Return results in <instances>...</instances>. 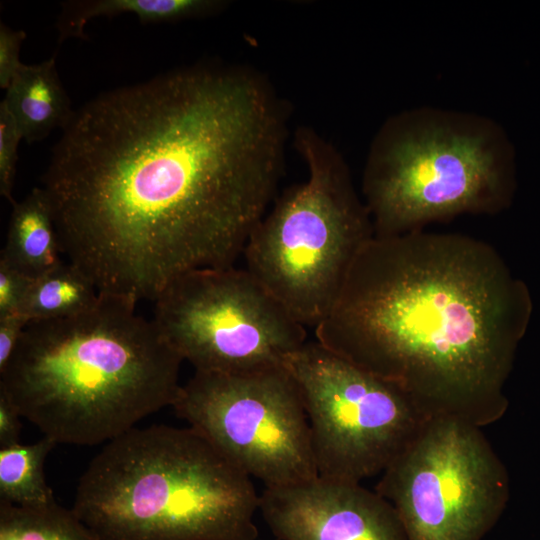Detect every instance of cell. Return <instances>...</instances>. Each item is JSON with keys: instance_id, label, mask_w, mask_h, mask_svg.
<instances>
[{"instance_id": "5b68a950", "label": "cell", "mask_w": 540, "mask_h": 540, "mask_svg": "<svg viewBox=\"0 0 540 540\" xmlns=\"http://www.w3.org/2000/svg\"><path fill=\"white\" fill-rule=\"evenodd\" d=\"M513 192L509 141L495 120L437 107L390 116L375 134L362 177L374 235L422 230L464 213L495 214Z\"/></svg>"}, {"instance_id": "ffe728a7", "label": "cell", "mask_w": 540, "mask_h": 540, "mask_svg": "<svg viewBox=\"0 0 540 540\" xmlns=\"http://www.w3.org/2000/svg\"><path fill=\"white\" fill-rule=\"evenodd\" d=\"M26 34L0 23V87L7 89L24 65L20 61V48Z\"/></svg>"}, {"instance_id": "7a4b0ae2", "label": "cell", "mask_w": 540, "mask_h": 540, "mask_svg": "<svg viewBox=\"0 0 540 540\" xmlns=\"http://www.w3.org/2000/svg\"><path fill=\"white\" fill-rule=\"evenodd\" d=\"M531 313L527 285L494 247L422 229L365 241L315 335L425 417L482 428L508 409L505 386Z\"/></svg>"}, {"instance_id": "8fae6325", "label": "cell", "mask_w": 540, "mask_h": 540, "mask_svg": "<svg viewBox=\"0 0 540 540\" xmlns=\"http://www.w3.org/2000/svg\"><path fill=\"white\" fill-rule=\"evenodd\" d=\"M259 511L278 540H407L393 506L360 483L317 476L264 488Z\"/></svg>"}, {"instance_id": "ac0fdd59", "label": "cell", "mask_w": 540, "mask_h": 540, "mask_svg": "<svg viewBox=\"0 0 540 540\" xmlns=\"http://www.w3.org/2000/svg\"><path fill=\"white\" fill-rule=\"evenodd\" d=\"M23 136L6 106L0 103V194L12 205L17 149Z\"/></svg>"}, {"instance_id": "9c48e42d", "label": "cell", "mask_w": 540, "mask_h": 540, "mask_svg": "<svg viewBox=\"0 0 540 540\" xmlns=\"http://www.w3.org/2000/svg\"><path fill=\"white\" fill-rule=\"evenodd\" d=\"M172 407L265 488L318 476L307 413L285 366L246 373L195 371Z\"/></svg>"}, {"instance_id": "8992f818", "label": "cell", "mask_w": 540, "mask_h": 540, "mask_svg": "<svg viewBox=\"0 0 540 540\" xmlns=\"http://www.w3.org/2000/svg\"><path fill=\"white\" fill-rule=\"evenodd\" d=\"M293 143L308 178L275 198L243 256L245 269L299 323L315 329L374 231L339 150L309 126L296 128Z\"/></svg>"}, {"instance_id": "6da1fadb", "label": "cell", "mask_w": 540, "mask_h": 540, "mask_svg": "<svg viewBox=\"0 0 540 540\" xmlns=\"http://www.w3.org/2000/svg\"><path fill=\"white\" fill-rule=\"evenodd\" d=\"M289 107L242 64H198L77 111L41 187L68 262L99 293L154 301L175 278L235 266L277 197Z\"/></svg>"}, {"instance_id": "4fadbf2b", "label": "cell", "mask_w": 540, "mask_h": 540, "mask_svg": "<svg viewBox=\"0 0 540 540\" xmlns=\"http://www.w3.org/2000/svg\"><path fill=\"white\" fill-rule=\"evenodd\" d=\"M60 254L49 200L42 188H34L23 200L12 205L0 259L35 278L59 265Z\"/></svg>"}, {"instance_id": "30bf717a", "label": "cell", "mask_w": 540, "mask_h": 540, "mask_svg": "<svg viewBox=\"0 0 540 540\" xmlns=\"http://www.w3.org/2000/svg\"><path fill=\"white\" fill-rule=\"evenodd\" d=\"M285 368L304 403L319 477L361 483L382 474L427 419L396 386L317 340Z\"/></svg>"}, {"instance_id": "7402d4cb", "label": "cell", "mask_w": 540, "mask_h": 540, "mask_svg": "<svg viewBox=\"0 0 540 540\" xmlns=\"http://www.w3.org/2000/svg\"><path fill=\"white\" fill-rule=\"evenodd\" d=\"M22 418L18 408L5 391L0 389V447L20 443Z\"/></svg>"}, {"instance_id": "9a60e30c", "label": "cell", "mask_w": 540, "mask_h": 540, "mask_svg": "<svg viewBox=\"0 0 540 540\" xmlns=\"http://www.w3.org/2000/svg\"><path fill=\"white\" fill-rule=\"evenodd\" d=\"M99 291L76 266L61 262L32 278L20 314L28 321L64 319L91 309Z\"/></svg>"}, {"instance_id": "277c9868", "label": "cell", "mask_w": 540, "mask_h": 540, "mask_svg": "<svg viewBox=\"0 0 540 540\" xmlns=\"http://www.w3.org/2000/svg\"><path fill=\"white\" fill-rule=\"evenodd\" d=\"M252 478L193 428H133L77 485L73 512L106 540H257Z\"/></svg>"}, {"instance_id": "5bb4252c", "label": "cell", "mask_w": 540, "mask_h": 540, "mask_svg": "<svg viewBox=\"0 0 540 540\" xmlns=\"http://www.w3.org/2000/svg\"><path fill=\"white\" fill-rule=\"evenodd\" d=\"M221 0H82L62 5L58 19L59 41L84 38L85 25L94 17L130 13L146 23L175 22L204 17L227 6Z\"/></svg>"}, {"instance_id": "7c38bea8", "label": "cell", "mask_w": 540, "mask_h": 540, "mask_svg": "<svg viewBox=\"0 0 540 540\" xmlns=\"http://www.w3.org/2000/svg\"><path fill=\"white\" fill-rule=\"evenodd\" d=\"M13 116L28 143L65 128L74 111L57 73L55 58L23 65L1 101Z\"/></svg>"}, {"instance_id": "52a82bcc", "label": "cell", "mask_w": 540, "mask_h": 540, "mask_svg": "<svg viewBox=\"0 0 540 540\" xmlns=\"http://www.w3.org/2000/svg\"><path fill=\"white\" fill-rule=\"evenodd\" d=\"M375 491L407 540H482L508 504L510 481L481 427L438 416L422 423Z\"/></svg>"}, {"instance_id": "2e32d148", "label": "cell", "mask_w": 540, "mask_h": 540, "mask_svg": "<svg viewBox=\"0 0 540 540\" xmlns=\"http://www.w3.org/2000/svg\"><path fill=\"white\" fill-rule=\"evenodd\" d=\"M56 445L44 436L32 444L0 447V501L23 508L56 503L44 475L45 459Z\"/></svg>"}, {"instance_id": "ba28073f", "label": "cell", "mask_w": 540, "mask_h": 540, "mask_svg": "<svg viewBox=\"0 0 540 540\" xmlns=\"http://www.w3.org/2000/svg\"><path fill=\"white\" fill-rule=\"evenodd\" d=\"M153 322L195 371L246 373L284 367L306 327L245 268L199 269L154 300Z\"/></svg>"}, {"instance_id": "d6986e66", "label": "cell", "mask_w": 540, "mask_h": 540, "mask_svg": "<svg viewBox=\"0 0 540 540\" xmlns=\"http://www.w3.org/2000/svg\"><path fill=\"white\" fill-rule=\"evenodd\" d=\"M32 278L0 259V317L20 314Z\"/></svg>"}, {"instance_id": "e0dca14e", "label": "cell", "mask_w": 540, "mask_h": 540, "mask_svg": "<svg viewBox=\"0 0 540 540\" xmlns=\"http://www.w3.org/2000/svg\"><path fill=\"white\" fill-rule=\"evenodd\" d=\"M0 540H106L72 509L54 503L23 508L0 501Z\"/></svg>"}, {"instance_id": "3957f363", "label": "cell", "mask_w": 540, "mask_h": 540, "mask_svg": "<svg viewBox=\"0 0 540 540\" xmlns=\"http://www.w3.org/2000/svg\"><path fill=\"white\" fill-rule=\"evenodd\" d=\"M127 298L99 293L81 314L28 323L0 389L57 444L96 445L174 404L183 359Z\"/></svg>"}, {"instance_id": "44dd1931", "label": "cell", "mask_w": 540, "mask_h": 540, "mask_svg": "<svg viewBox=\"0 0 540 540\" xmlns=\"http://www.w3.org/2000/svg\"><path fill=\"white\" fill-rule=\"evenodd\" d=\"M27 324L19 313L0 317V374L14 355Z\"/></svg>"}]
</instances>
